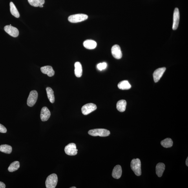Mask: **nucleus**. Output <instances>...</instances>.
Masks as SVG:
<instances>
[{
  "label": "nucleus",
  "mask_w": 188,
  "mask_h": 188,
  "mask_svg": "<svg viewBox=\"0 0 188 188\" xmlns=\"http://www.w3.org/2000/svg\"><path fill=\"white\" fill-rule=\"evenodd\" d=\"M131 168L136 176L141 175V163L140 159L138 158L133 159L131 162Z\"/></svg>",
  "instance_id": "nucleus-1"
},
{
  "label": "nucleus",
  "mask_w": 188,
  "mask_h": 188,
  "mask_svg": "<svg viewBox=\"0 0 188 188\" xmlns=\"http://www.w3.org/2000/svg\"><path fill=\"white\" fill-rule=\"evenodd\" d=\"M58 182V178L56 174H53L48 176L45 182L46 187L47 188H55Z\"/></svg>",
  "instance_id": "nucleus-2"
},
{
  "label": "nucleus",
  "mask_w": 188,
  "mask_h": 188,
  "mask_svg": "<svg viewBox=\"0 0 188 188\" xmlns=\"http://www.w3.org/2000/svg\"><path fill=\"white\" fill-rule=\"evenodd\" d=\"M88 134L92 136L105 137L109 136L110 132L109 130L104 129H96L89 130Z\"/></svg>",
  "instance_id": "nucleus-3"
},
{
  "label": "nucleus",
  "mask_w": 188,
  "mask_h": 188,
  "mask_svg": "<svg viewBox=\"0 0 188 188\" xmlns=\"http://www.w3.org/2000/svg\"><path fill=\"white\" fill-rule=\"evenodd\" d=\"M88 17V15L85 14H76L70 15L68 17V20L70 23H77L85 20Z\"/></svg>",
  "instance_id": "nucleus-4"
},
{
  "label": "nucleus",
  "mask_w": 188,
  "mask_h": 188,
  "mask_svg": "<svg viewBox=\"0 0 188 188\" xmlns=\"http://www.w3.org/2000/svg\"><path fill=\"white\" fill-rule=\"evenodd\" d=\"M38 97V94L36 90H32L30 93L27 101L29 106L32 107L36 103Z\"/></svg>",
  "instance_id": "nucleus-5"
},
{
  "label": "nucleus",
  "mask_w": 188,
  "mask_h": 188,
  "mask_svg": "<svg viewBox=\"0 0 188 188\" xmlns=\"http://www.w3.org/2000/svg\"><path fill=\"white\" fill-rule=\"evenodd\" d=\"M78 150L76 149V146L75 143H69L65 148V151L66 154L70 156H74L77 154Z\"/></svg>",
  "instance_id": "nucleus-6"
},
{
  "label": "nucleus",
  "mask_w": 188,
  "mask_h": 188,
  "mask_svg": "<svg viewBox=\"0 0 188 188\" xmlns=\"http://www.w3.org/2000/svg\"><path fill=\"white\" fill-rule=\"evenodd\" d=\"M97 107L95 104L88 103L84 105L82 108V112L84 115L89 114L97 109Z\"/></svg>",
  "instance_id": "nucleus-7"
},
{
  "label": "nucleus",
  "mask_w": 188,
  "mask_h": 188,
  "mask_svg": "<svg viewBox=\"0 0 188 188\" xmlns=\"http://www.w3.org/2000/svg\"><path fill=\"white\" fill-rule=\"evenodd\" d=\"M4 29L6 32L11 36L17 37L19 36V32L18 30L14 26L10 25H7L4 27Z\"/></svg>",
  "instance_id": "nucleus-8"
},
{
  "label": "nucleus",
  "mask_w": 188,
  "mask_h": 188,
  "mask_svg": "<svg viewBox=\"0 0 188 188\" xmlns=\"http://www.w3.org/2000/svg\"><path fill=\"white\" fill-rule=\"evenodd\" d=\"M180 13L178 8L174 9L173 15V23L172 25V29L176 30L177 29L180 22Z\"/></svg>",
  "instance_id": "nucleus-9"
},
{
  "label": "nucleus",
  "mask_w": 188,
  "mask_h": 188,
  "mask_svg": "<svg viewBox=\"0 0 188 188\" xmlns=\"http://www.w3.org/2000/svg\"><path fill=\"white\" fill-rule=\"evenodd\" d=\"M112 54L114 58L119 59L122 56V53L120 46L118 45H115L112 48Z\"/></svg>",
  "instance_id": "nucleus-10"
},
{
  "label": "nucleus",
  "mask_w": 188,
  "mask_h": 188,
  "mask_svg": "<svg viewBox=\"0 0 188 188\" xmlns=\"http://www.w3.org/2000/svg\"><path fill=\"white\" fill-rule=\"evenodd\" d=\"M166 69L165 67H163L158 68L155 71L153 74V78L154 81L156 83L160 80L161 77H162Z\"/></svg>",
  "instance_id": "nucleus-11"
},
{
  "label": "nucleus",
  "mask_w": 188,
  "mask_h": 188,
  "mask_svg": "<svg viewBox=\"0 0 188 188\" xmlns=\"http://www.w3.org/2000/svg\"><path fill=\"white\" fill-rule=\"evenodd\" d=\"M51 112L48 108L44 107L41 109L40 117L41 120L43 122L47 121L50 118Z\"/></svg>",
  "instance_id": "nucleus-12"
},
{
  "label": "nucleus",
  "mask_w": 188,
  "mask_h": 188,
  "mask_svg": "<svg viewBox=\"0 0 188 188\" xmlns=\"http://www.w3.org/2000/svg\"><path fill=\"white\" fill-rule=\"evenodd\" d=\"M41 70L42 72L44 74H47L49 77L54 76V71L53 69L52 66H44L41 68Z\"/></svg>",
  "instance_id": "nucleus-13"
},
{
  "label": "nucleus",
  "mask_w": 188,
  "mask_h": 188,
  "mask_svg": "<svg viewBox=\"0 0 188 188\" xmlns=\"http://www.w3.org/2000/svg\"><path fill=\"white\" fill-rule=\"evenodd\" d=\"M122 174V169L120 165L115 166L113 169L112 176L114 178L116 179L120 178Z\"/></svg>",
  "instance_id": "nucleus-14"
},
{
  "label": "nucleus",
  "mask_w": 188,
  "mask_h": 188,
  "mask_svg": "<svg viewBox=\"0 0 188 188\" xmlns=\"http://www.w3.org/2000/svg\"><path fill=\"white\" fill-rule=\"evenodd\" d=\"M75 74L77 77H80L82 75V67L81 63L79 62H77L75 63Z\"/></svg>",
  "instance_id": "nucleus-15"
},
{
  "label": "nucleus",
  "mask_w": 188,
  "mask_h": 188,
  "mask_svg": "<svg viewBox=\"0 0 188 188\" xmlns=\"http://www.w3.org/2000/svg\"><path fill=\"white\" fill-rule=\"evenodd\" d=\"M97 45L96 42L92 40H87L83 43L84 47L88 49H94L96 47Z\"/></svg>",
  "instance_id": "nucleus-16"
},
{
  "label": "nucleus",
  "mask_w": 188,
  "mask_h": 188,
  "mask_svg": "<svg viewBox=\"0 0 188 188\" xmlns=\"http://www.w3.org/2000/svg\"><path fill=\"white\" fill-rule=\"evenodd\" d=\"M165 169V165L162 163H159L157 165L156 167V174L159 177H161L163 175Z\"/></svg>",
  "instance_id": "nucleus-17"
},
{
  "label": "nucleus",
  "mask_w": 188,
  "mask_h": 188,
  "mask_svg": "<svg viewBox=\"0 0 188 188\" xmlns=\"http://www.w3.org/2000/svg\"><path fill=\"white\" fill-rule=\"evenodd\" d=\"M127 102L125 100H121L118 101L116 104V108L119 112H123L125 111Z\"/></svg>",
  "instance_id": "nucleus-18"
},
{
  "label": "nucleus",
  "mask_w": 188,
  "mask_h": 188,
  "mask_svg": "<svg viewBox=\"0 0 188 188\" xmlns=\"http://www.w3.org/2000/svg\"><path fill=\"white\" fill-rule=\"evenodd\" d=\"M118 87L119 89L125 90L130 89L131 86L128 81L125 80L120 82L118 84Z\"/></svg>",
  "instance_id": "nucleus-19"
},
{
  "label": "nucleus",
  "mask_w": 188,
  "mask_h": 188,
  "mask_svg": "<svg viewBox=\"0 0 188 188\" xmlns=\"http://www.w3.org/2000/svg\"><path fill=\"white\" fill-rule=\"evenodd\" d=\"M46 91L47 92L48 99L50 102L54 103L55 101V97L54 91L50 87H47L46 88Z\"/></svg>",
  "instance_id": "nucleus-20"
},
{
  "label": "nucleus",
  "mask_w": 188,
  "mask_h": 188,
  "mask_svg": "<svg viewBox=\"0 0 188 188\" xmlns=\"http://www.w3.org/2000/svg\"><path fill=\"white\" fill-rule=\"evenodd\" d=\"M10 12L11 14L17 18H19L20 17V14L16 6L12 2H10Z\"/></svg>",
  "instance_id": "nucleus-21"
},
{
  "label": "nucleus",
  "mask_w": 188,
  "mask_h": 188,
  "mask_svg": "<svg viewBox=\"0 0 188 188\" xmlns=\"http://www.w3.org/2000/svg\"><path fill=\"white\" fill-rule=\"evenodd\" d=\"M161 145L166 148L171 147L173 144V141L170 138H167L161 141Z\"/></svg>",
  "instance_id": "nucleus-22"
},
{
  "label": "nucleus",
  "mask_w": 188,
  "mask_h": 188,
  "mask_svg": "<svg viewBox=\"0 0 188 188\" xmlns=\"http://www.w3.org/2000/svg\"><path fill=\"white\" fill-rule=\"evenodd\" d=\"M12 147L8 145H2L0 146V151L4 153L10 154L12 152Z\"/></svg>",
  "instance_id": "nucleus-23"
},
{
  "label": "nucleus",
  "mask_w": 188,
  "mask_h": 188,
  "mask_svg": "<svg viewBox=\"0 0 188 188\" xmlns=\"http://www.w3.org/2000/svg\"><path fill=\"white\" fill-rule=\"evenodd\" d=\"M20 167L19 161H15L12 162L8 168V171L10 172H14L18 170Z\"/></svg>",
  "instance_id": "nucleus-24"
},
{
  "label": "nucleus",
  "mask_w": 188,
  "mask_h": 188,
  "mask_svg": "<svg viewBox=\"0 0 188 188\" xmlns=\"http://www.w3.org/2000/svg\"><path fill=\"white\" fill-rule=\"evenodd\" d=\"M29 3L33 6H39L45 3V0H28Z\"/></svg>",
  "instance_id": "nucleus-25"
},
{
  "label": "nucleus",
  "mask_w": 188,
  "mask_h": 188,
  "mask_svg": "<svg viewBox=\"0 0 188 188\" xmlns=\"http://www.w3.org/2000/svg\"><path fill=\"white\" fill-rule=\"evenodd\" d=\"M107 64L105 63H99L97 65V68L100 71L106 69L107 67Z\"/></svg>",
  "instance_id": "nucleus-26"
},
{
  "label": "nucleus",
  "mask_w": 188,
  "mask_h": 188,
  "mask_svg": "<svg viewBox=\"0 0 188 188\" xmlns=\"http://www.w3.org/2000/svg\"><path fill=\"white\" fill-rule=\"evenodd\" d=\"M7 132L6 128L4 125L0 124V132L5 133Z\"/></svg>",
  "instance_id": "nucleus-27"
},
{
  "label": "nucleus",
  "mask_w": 188,
  "mask_h": 188,
  "mask_svg": "<svg viewBox=\"0 0 188 188\" xmlns=\"http://www.w3.org/2000/svg\"><path fill=\"white\" fill-rule=\"evenodd\" d=\"M6 186L4 183L0 182V188H5Z\"/></svg>",
  "instance_id": "nucleus-28"
},
{
  "label": "nucleus",
  "mask_w": 188,
  "mask_h": 188,
  "mask_svg": "<svg viewBox=\"0 0 188 188\" xmlns=\"http://www.w3.org/2000/svg\"><path fill=\"white\" fill-rule=\"evenodd\" d=\"M186 165L187 166H188V158L187 157L186 161Z\"/></svg>",
  "instance_id": "nucleus-29"
},
{
  "label": "nucleus",
  "mask_w": 188,
  "mask_h": 188,
  "mask_svg": "<svg viewBox=\"0 0 188 188\" xmlns=\"http://www.w3.org/2000/svg\"><path fill=\"white\" fill-rule=\"evenodd\" d=\"M40 8H43V5H41V6H39Z\"/></svg>",
  "instance_id": "nucleus-30"
},
{
  "label": "nucleus",
  "mask_w": 188,
  "mask_h": 188,
  "mask_svg": "<svg viewBox=\"0 0 188 188\" xmlns=\"http://www.w3.org/2000/svg\"><path fill=\"white\" fill-rule=\"evenodd\" d=\"M70 188H76V187L73 186V187H70Z\"/></svg>",
  "instance_id": "nucleus-31"
}]
</instances>
